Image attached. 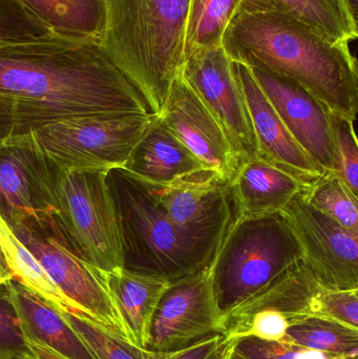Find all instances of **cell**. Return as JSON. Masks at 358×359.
<instances>
[{
	"instance_id": "cell-22",
	"label": "cell",
	"mask_w": 358,
	"mask_h": 359,
	"mask_svg": "<svg viewBox=\"0 0 358 359\" xmlns=\"http://www.w3.org/2000/svg\"><path fill=\"white\" fill-rule=\"evenodd\" d=\"M240 6L284 13L334 42L350 43L358 36L357 17L346 0H242Z\"/></svg>"
},
{
	"instance_id": "cell-27",
	"label": "cell",
	"mask_w": 358,
	"mask_h": 359,
	"mask_svg": "<svg viewBox=\"0 0 358 359\" xmlns=\"http://www.w3.org/2000/svg\"><path fill=\"white\" fill-rule=\"evenodd\" d=\"M307 202L345 228L358 232V196L333 172L302 188Z\"/></svg>"
},
{
	"instance_id": "cell-13",
	"label": "cell",
	"mask_w": 358,
	"mask_h": 359,
	"mask_svg": "<svg viewBox=\"0 0 358 359\" xmlns=\"http://www.w3.org/2000/svg\"><path fill=\"white\" fill-rule=\"evenodd\" d=\"M159 117L207 172L230 185L241 161L222 128L182 74L172 82Z\"/></svg>"
},
{
	"instance_id": "cell-14",
	"label": "cell",
	"mask_w": 358,
	"mask_h": 359,
	"mask_svg": "<svg viewBox=\"0 0 358 359\" xmlns=\"http://www.w3.org/2000/svg\"><path fill=\"white\" fill-rule=\"evenodd\" d=\"M144 183L170 221L203 240L221 245L235 217L229 184L212 172L170 185Z\"/></svg>"
},
{
	"instance_id": "cell-25",
	"label": "cell",
	"mask_w": 358,
	"mask_h": 359,
	"mask_svg": "<svg viewBox=\"0 0 358 359\" xmlns=\"http://www.w3.org/2000/svg\"><path fill=\"white\" fill-rule=\"evenodd\" d=\"M242 0H191L185 34V57L221 48L223 37Z\"/></svg>"
},
{
	"instance_id": "cell-37",
	"label": "cell",
	"mask_w": 358,
	"mask_h": 359,
	"mask_svg": "<svg viewBox=\"0 0 358 359\" xmlns=\"http://www.w3.org/2000/svg\"><path fill=\"white\" fill-rule=\"evenodd\" d=\"M235 344L228 348V350L225 352L224 355H223L221 359H248L247 358H245L243 354L240 353V352H237V350H235Z\"/></svg>"
},
{
	"instance_id": "cell-26",
	"label": "cell",
	"mask_w": 358,
	"mask_h": 359,
	"mask_svg": "<svg viewBox=\"0 0 358 359\" xmlns=\"http://www.w3.org/2000/svg\"><path fill=\"white\" fill-rule=\"evenodd\" d=\"M331 355L358 358V329L329 318L309 316L289 327L285 341Z\"/></svg>"
},
{
	"instance_id": "cell-32",
	"label": "cell",
	"mask_w": 358,
	"mask_h": 359,
	"mask_svg": "<svg viewBox=\"0 0 358 359\" xmlns=\"http://www.w3.org/2000/svg\"><path fill=\"white\" fill-rule=\"evenodd\" d=\"M52 29L18 0H0V39L52 35Z\"/></svg>"
},
{
	"instance_id": "cell-10",
	"label": "cell",
	"mask_w": 358,
	"mask_h": 359,
	"mask_svg": "<svg viewBox=\"0 0 358 359\" xmlns=\"http://www.w3.org/2000/svg\"><path fill=\"white\" fill-rule=\"evenodd\" d=\"M221 320L209 265L168 285L153 312L146 350L168 353L219 334Z\"/></svg>"
},
{
	"instance_id": "cell-18",
	"label": "cell",
	"mask_w": 358,
	"mask_h": 359,
	"mask_svg": "<svg viewBox=\"0 0 358 359\" xmlns=\"http://www.w3.org/2000/svg\"><path fill=\"white\" fill-rule=\"evenodd\" d=\"M121 170L155 185H170L209 172L166 128L159 116Z\"/></svg>"
},
{
	"instance_id": "cell-29",
	"label": "cell",
	"mask_w": 358,
	"mask_h": 359,
	"mask_svg": "<svg viewBox=\"0 0 358 359\" xmlns=\"http://www.w3.org/2000/svg\"><path fill=\"white\" fill-rule=\"evenodd\" d=\"M333 142L334 172L358 196V144L352 120L329 111Z\"/></svg>"
},
{
	"instance_id": "cell-1",
	"label": "cell",
	"mask_w": 358,
	"mask_h": 359,
	"mask_svg": "<svg viewBox=\"0 0 358 359\" xmlns=\"http://www.w3.org/2000/svg\"><path fill=\"white\" fill-rule=\"evenodd\" d=\"M151 114L100 42L0 39V144L75 118Z\"/></svg>"
},
{
	"instance_id": "cell-30",
	"label": "cell",
	"mask_w": 358,
	"mask_h": 359,
	"mask_svg": "<svg viewBox=\"0 0 358 359\" xmlns=\"http://www.w3.org/2000/svg\"><path fill=\"white\" fill-rule=\"evenodd\" d=\"M0 355L34 359L8 282L0 283Z\"/></svg>"
},
{
	"instance_id": "cell-9",
	"label": "cell",
	"mask_w": 358,
	"mask_h": 359,
	"mask_svg": "<svg viewBox=\"0 0 358 359\" xmlns=\"http://www.w3.org/2000/svg\"><path fill=\"white\" fill-rule=\"evenodd\" d=\"M312 270L301 259L221 320V334L231 339L254 337L285 341L289 327L315 316V299L321 290Z\"/></svg>"
},
{
	"instance_id": "cell-5",
	"label": "cell",
	"mask_w": 358,
	"mask_h": 359,
	"mask_svg": "<svg viewBox=\"0 0 358 359\" xmlns=\"http://www.w3.org/2000/svg\"><path fill=\"white\" fill-rule=\"evenodd\" d=\"M303 257L302 247L283 213L235 215L210 264L222 316L254 297Z\"/></svg>"
},
{
	"instance_id": "cell-34",
	"label": "cell",
	"mask_w": 358,
	"mask_h": 359,
	"mask_svg": "<svg viewBox=\"0 0 358 359\" xmlns=\"http://www.w3.org/2000/svg\"><path fill=\"white\" fill-rule=\"evenodd\" d=\"M235 343V339L219 333L177 351L159 353L157 359H221Z\"/></svg>"
},
{
	"instance_id": "cell-7",
	"label": "cell",
	"mask_w": 358,
	"mask_h": 359,
	"mask_svg": "<svg viewBox=\"0 0 358 359\" xmlns=\"http://www.w3.org/2000/svg\"><path fill=\"white\" fill-rule=\"evenodd\" d=\"M33 253L65 299L90 320L132 344L109 293L104 272L80 253L54 213L32 217L10 228Z\"/></svg>"
},
{
	"instance_id": "cell-38",
	"label": "cell",
	"mask_w": 358,
	"mask_h": 359,
	"mask_svg": "<svg viewBox=\"0 0 358 359\" xmlns=\"http://www.w3.org/2000/svg\"><path fill=\"white\" fill-rule=\"evenodd\" d=\"M346 1L349 8H350L351 12L354 14V16L357 17V0H346Z\"/></svg>"
},
{
	"instance_id": "cell-20",
	"label": "cell",
	"mask_w": 358,
	"mask_h": 359,
	"mask_svg": "<svg viewBox=\"0 0 358 359\" xmlns=\"http://www.w3.org/2000/svg\"><path fill=\"white\" fill-rule=\"evenodd\" d=\"M304 186L291 175L256 156L240 164L230 183L237 217L281 212Z\"/></svg>"
},
{
	"instance_id": "cell-6",
	"label": "cell",
	"mask_w": 358,
	"mask_h": 359,
	"mask_svg": "<svg viewBox=\"0 0 358 359\" xmlns=\"http://www.w3.org/2000/svg\"><path fill=\"white\" fill-rule=\"evenodd\" d=\"M48 162L54 215L63 231L97 269L104 273L123 269L121 227L109 172H75Z\"/></svg>"
},
{
	"instance_id": "cell-24",
	"label": "cell",
	"mask_w": 358,
	"mask_h": 359,
	"mask_svg": "<svg viewBox=\"0 0 358 359\" xmlns=\"http://www.w3.org/2000/svg\"><path fill=\"white\" fill-rule=\"evenodd\" d=\"M0 247L13 280L20 283L62 313H80L65 299L33 253L17 238L0 217Z\"/></svg>"
},
{
	"instance_id": "cell-19",
	"label": "cell",
	"mask_w": 358,
	"mask_h": 359,
	"mask_svg": "<svg viewBox=\"0 0 358 359\" xmlns=\"http://www.w3.org/2000/svg\"><path fill=\"white\" fill-rule=\"evenodd\" d=\"M8 286L29 341L67 359H98L62 312L17 280H8Z\"/></svg>"
},
{
	"instance_id": "cell-11",
	"label": "cell",
	"mask_w": 358,
	"mask_h": 359,
	"mask_svg": "<svg viewBox=\"0 0 358 359\" xmlns=\"http://www.w3.org/2000/svg\"><path fill=\"white\" fill-rule=\"evenodd\" d=\"M317 282L329 289H358V232L313 208L302 191L281 211Z\"/></svg>"
},
{
	"instance_id": "cell-28",
	"label": "cell",
	"mask_w": 358,
	"mask_h": 359,
	"mask_svg": "<svg viewBox=\"0 0 358 359\" xmlns=\"http://www.w3.org/2000/svg\"><path fill=\"white\" fill-rule=\"evenodd\" d=\"M63 314L98 359H157L159 355L113 334L83 314Z\"/></svg>"
},
{
	"instance_id": "cell-21",
	"label": "cell",
	"mask_w": 358,
	"mask_h": 359,
	"mask_svg": "<svg viewBox=\"0 0 358 359\" xmlns=\"http://www.w3.org/2000/svg\"><path fill=\"white\" fill-rule=\"evenodd\" d=\"M104 276L132 344L146 350L153 312L170 283L125 268Z\"/></svg>"
},
{
	"instance_id": "cell-8",
	"label": "cell",
	"mask_w": 358,
	"mask_h": 359,
	"mask_svg": "<svg viewBox=\"0 0 358 359\" xmlns=\"http://www.w3.org/2000/svg\"><path fill=\"white\" fill-rule=\"evenodd\" d=\"M157 115L117 114L48 124L17 139L63 170L109 172L123 168Z\"/></svg>"
},
{
	"instance_id": "cell-40",
	"label": "cell",
	"mask_w": 358,
	"mask_h": 359,
	"mask_svg": "<svg viewBox=\"0 0 358 359\" xmlns=\"http://www.w3.org/2000/svg\"><path fill=\"white\" fill-rule=\"evenodd\" d=\"M0 283H4V282H2V280H0Z\"/></svg>"
},
{
	"instance_id": "cell-23",
	"label": "cell",
	"mask_w": 358,
	"mask_h": 359,
	"mask_svg": "<svg viewBox=\"0 0 358 359\" xmlns=\"http://www.w3.org/2000/svg\"><path fill=\"white\" fill-rule=\"evenodd\" d=\"M53 33L101 42L105 27L104 0H18Z\"/></svg>"
},
{
	"instance_id": "cell-35",
	"label": "cell",
	"mask_w": 358,
	"mask_h": 359,
	"mask_svg": "<svg viewBox=\"0 0 358 359\" xmlns=\"http://www.w3.org/2000/svg\"><path fill=\"white\" fill-rule=\"evenodd\" d=\"M27 341H29V349H31L34 359H67L59 355V354L55 353L52 350L44 347L41 344L29 341V339H27Z\"/></svg>"
},
{
	"instance_id": "cell-15",
	"label": "cell",
	"mask_w": 358,
	"mask_h": 359,
	"mask_svg": "<svg viewBox=\"0 0 358 359\" xmlns=\"http://www.w3.org/2000/svg\"><path fill=\"white\" fill-rule=\"evenodd\" d=\"M250 69L277 115L311 161L323 174L334 172L336 156L330 109L294 80L263 69Z\"/></svg>"
},
{
	"instance_id": "cell-16",
	"label": "cell",
	"mask_w": 358,
	"mask_h": 359,
	"mask_svg": "<svg viewBox=\"0 0 358 359\" xmlns=\"http://www.w3.org/2000/svg\"><path fill=\"white\" fill-rule=\"evenodd\" d=\"M54 211L48 158L19 141L0 144V217L6 225Z\"/></svg>"
},
{
	"instance_id": "cell-17",
	"label": "cell",
	"mask_w": 358,
	"mask_h": 359,
	"mask_svg": "<svg viewBox=\"0 0 358 359\" xmlns=\"http://www.w3.org/2000/svg\"><path fill=\"white\" fill-rule=\"evenodd\" d=\"M233 67L252 119L256 156L291 175L303 186L315 183L323 172L294 140L259 86L252 69L237 62H233Z\"/></svg>"
},
{
	"instance_id": "cell-3",
	"label": "cell",
	"mask_w": 358,
	"mask_h": 359,
	"mask_svg": "<svg viewBox=\"0 0 358 359\" xmlns=\"http://www.w3.org/2000/svg\"><path fill=\"white\" fill-rule=\"evenodd\" d=\"M101 46L141 93L149 111L161 115L185 60L191 0H104Z\"/></svg>"
},
{
	"instance_id": "cell-36",
	"label": "cell",
	"mask_w": 358,
	"mask_h": 359,
	"mask_svg": "<svg viewBox=\"0 0 358 359\" xmlns=\"http://www.w3.org/2000/svg\"><path fill=\"white\" fill-rule=\"evenodd\" d=\"M11 280H13V276L10 269H8V265H6L4 252H2L1 247H0V280L8 282Z\"/></svg>"
},
{
	"instance_id": "cell-2",
	"label": "cell",
	"mask_w": 358,
	"mask_h": 359,
	"mask_svg": "<svg viewBox=\"0 0 358 359\" xmlns=\"http://www.w3.org/2000/svg\"><path fill=\"white\" fill-rule=\"evenodd\" d=\"M222 48L233 62L294 80L330 111L357 119V63L349 43L332 41L284 13L239 6Z\"/></svg>"
},
{
	"instance_id": "cell-31",
	"label": "cell",
	"mask_w": 358,
	"mask_h": 359,
	"mask_svg": "<svg viewBox=\"0 0 358 359\" xmlns=\"http://www.w3.org/2000/svg\"><path fill=\"white\" fill-rule=\"evenodd\" d=\"M235 348L248 359H358L331 355L288 341H268L254 337L237 339Z\"/></svg>"
},
{
	"instance_id": "cell-33",
	"label": "cell",
	"mask_w": 358,
	"mask_h": 359,
	"mask_svg": "<svg viewBox=\"0 0 358 359\" xmlns=\"http://www.w3.org/2000/svg\"><path fill=\"white\" fill-rule=\"evenodd\" d=\"M315 316L358 329V289L338 290L322 287L315 299Z\"/></svg>"
},
{
	"instance_id": "cell-39",
	"label": "cell",
	"mask_w": 358,
	"mask_h": 359,
	"mask_svg": "<svg viewBox=\"0 0 358 359\" xmlns=\"http://www.w3.org/2000/svg\"><path fill=\"white\" fill-rule=\"evenodd\" d=\"M0 359H22V358H14V356L0 355Z\"/></svg>"
},
{
	"instance_id": "cell-4",
	"label": "cell",
	"mask_w": 358,
	"mask_h": 359,
	"mask_svg": "<svg viewBox=\"0 0 358 359\" xmlns=\"http://www.w3.org/2000/svg\"><path fill=\"white\" fill-rule=\"evenodd\" d=\"M107 181L119 215L125 269L172 284L212 264L220 245L170 221L144 182L121 168L109 170Z\"/></svg>"
},
{
	"instance_id": "cell-12",
	"label": "cell",
	"mask_w": 358,
	"mask_h": 359,
	"mask_svg": "<svg viewBox=\"0 0 358 359\" xmlns=\"http://www.w3.org/2000/svg\"><path fill=\"white\" fill-rule=\"evenodd\" d=\"M183 78L222 128L240 161L258 155L256 136L233 61L221 48L185 57Z\"/></svg>"
}]
</instances>
